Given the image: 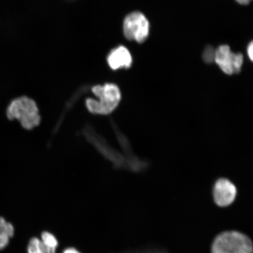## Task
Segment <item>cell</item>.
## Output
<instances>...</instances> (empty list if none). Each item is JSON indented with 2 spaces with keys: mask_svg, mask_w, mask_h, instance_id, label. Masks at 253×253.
<instances>
[{
  "mask_svg": "<svg viewBox=\"0 0 253 253\" xmlns=\"http://www.w3.org/2000/svg\"><path fill=\"white\" fill-rule=\"evenodd\" d=\"M215 50L211 46H208L204 53V59L205 62L211 63L214 61Z\"/></svg>",
  "mask_w": 253,
  "mask_h": 253,
  "instance_id": "obj_11",
  "label": "cell"
},
{
  "mask_svg": "<svg viewBox=\"0 0 253 253\" xmlns=\"http://www.w3.org/2000/svg\"><path fill=\"white\" fill-rule=\"evenodd\" d=\"M7 118L17 120L22 126L30 130L39 126L41 116L37 103L27 96H21L12 100L6 111Z\"/></svg>",
  "mask_w": 253,
  "mask_h": 253,
  "instance_id": "obj_2",
  "label": "cell"
},
{
  "mask_svg": "<svg viewBox=\"0 0 253 253\" xmlns=\"http://www.w3.org/2000/svg\"><path fill=\"white\" fill-rule=\"evenodd\" d=\"M40 239L42 242L45 253H56L59 243L54 235L45 231L41 234Z\"/></svg>",
  "mask_w": 253,
  "mask_h": 253,
  "instance_id": "obj_9",
  "label": "cell"
},
{
  "mask_svg": "<svg viewBox=\"0 0 253 253\" xmlns=\"http://www.w3.org/2000/svg\"><path fill=\"white\" fill-rule=\"evenodd\" d=\"M243 61L242 53L233 52L228 45H220L215 50L214 61L227 75L238 74L241 71Z\"/></svg>",
  "mask_w": 253,
  "mask_h": 253,
  "instance_id": "obj_5",
  "label": "cell"
},
{
  "mask_svg": "<svg viewBox=\"0 0 253 253\" xmlns=\"http://www.w3.org/2000/svg\"><path fill=\"white\" fill-rule=\"evenodd\" d=\"M149 21L140 11L126 15L123 22V33L126 40L138 43L145 42L150 34Z\"/></svg>",
  "mask_w": 253,
  "mask_h": 253,
  "instance_id": "obj_4",
  "label": "cell"
},
{
  "mask_svg": "<svg viewBox=\"0 0 253 253\" xmlns=\"http://www.w3.org/2000/svg\"><path fill=\"white\" fill-rule=\"evenodd\" d=\"M240 5H249L252 0H235Z\"/></svg>",
  "mask_w": 253,
  "mask_h": 253,
  "instance_id": "obj_14",
  "label": "cell"
},
{
  "mask_svg": "<svg viewBox=\"0 0 253 253\" xmlns=\"http://www.w3.org/2000/svg\"><path fill=\"white\" fill-rule=\"evenodd\" d=\"M247 52H248V56L251 59V61H253V43L252 42H250L247 49Z\"/></svg>",
  "mask_w": 253,
  "mask_h": 253,
  "instance_id": "obj_12",
  "label": "cell"
},
{
  "mask_svg": "<svg viewBox=\"0 0 253 253\" xmlns=\"http://www.w3.org/2000/svg\"><path fill=\"white\" fill-rule=\"evenodd\" d=\"M237 196L236 186L226 178L218 179L213 189V198L217 207H229L235 202Z\"/></svg>",
  "mask_w": 253,
  "mask_h": 253,
  "instance_id": "obj_6",
  "label": "cell"
},
{
  "mask_svg": "<svg viewBox=\"0 0 253 253\" xmlns=\"http://www.w3.org/2000/svg\"><path fill=\"white\" fill-rule=\"evenodd\" d=\"M91 91L97 97L98 100L87 99L86 100L87 109L91 113L107 115L118 107L122 99L120 88L114 84L95 85Z\"/></svg>",
  "mask_w": 253,
  "mask_h": 253,
  "instance_id": "obj_1",
  "label": "cell"
},
{
  "mask_svg": "<svg viewBox=\"0 0 253 253\" xmlns=\"http://www.w3.org/2000/svg\"><path fill=\"white\" fill-rule=\"evenodd\" d=\"M62 253H81L77 249L74 248H66Z\"/></svg>",
  "mask_w": 253,
  "mask_h": 253,
  "instance_id": "obj_13",
  "label": "cell"
},
{
  "mask_svg": "<svg viewBox=\"0 0 253 253\" xmlns=\"http://www.w3.org/2000/svg\"><path fill=\"white\" fill-rule=\"evenodd\" d=\"M253 243L249 236L238 231H225L215 237L211 253H253Z\"/></svg>",
  "mask_w": 253,
  "mask_h": 253,
  "instance_id": "obj_3",
  "label": "cell"
},
{
  "mask_svg": "<svg viewBox=\"0 0 253 253\" xmlns=\"http://www.w3.org/2000/svg\"><path fill=\"white\" fill-rule=\"evenodd\" d=\"M109 68L113 71L120 69H129L132 63V56L126 46L119 45L109 50L106 56Z\"/></svg>",
  "mask_w": 253,
  "mask_h": 253,
  "instance_id": "obj_7",
  "label": "cell"
},
{
  "mask_svg": "<svg viewBox=\"0 0 253 253\" xmlns=\"http://www.w3.org/2000/svg\"><path fill=\"white\" fill-rule=\"evenodd\" d=\"M14 235V227L12 224L0 217V251L7 247L9 240Z\"/></svg>",
  "mask_w": 253,
  "mask_h": 253,
  "instance_id": "obj_8",
  "label": "cell"
},
{
  "mask_svg": "<svg viewBox=\"0 0 253 253\" xmlns=\"http://www.w3.org/2000/svg\"><path fill=\"white\" fill-rule=\"evenodd\" d=\"M28 253H45L42 242L38 237L31 239L27 246Z\"/></svg>",
  "mask_w": 253,
  "mask_h": 253,
  "instance_id": "obj_10",
  "label": "cell"
}]
</instances>
